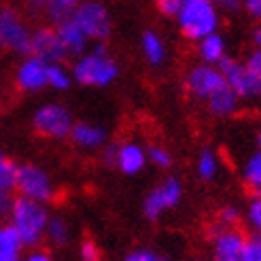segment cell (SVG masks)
<instances>
[{
	"mask_svg": "<svg viewBox=\"0 0 261 261\" xmlns=\"http://www.w3.org/2000/svg\"><path fill=\"white\" fill-rule=\"evenodd\" d=\"M32 25L25 21V17L15 7H0V47L5 51L19 58L28 56L32 45Z\"/></svg>",
	"mask_w": 261,
	"mask_h": 261,
	"instance_id": "obj_6",
	"label": "cell"
},
{
	"mask_svg": "<svg viewBox=\"0 0 261 261\" xmlns=\"http://www.w3.org/2000/svg\"><path fill=\"white\" fill-rule=\"evenodd\" d=\"M182 85H185L187 94L193 100L202 102L206 111L213 117H219V119L233 117L242 107V100L227 85L219 66H211V64H204V62L193 64L185 72Z\"/></svg>",
	"mask_w": 261,
	"mask_h": 261,
	"instance_id": "obj_1",
	"label": "cell"
},
{
	"mask_svg": "<svg viewBox=\"0 0 261 261\" xmlns=\"http://www.w3.org/2000/svg\"><path fill=\"white\" fill-rule=\"evenodd\" d=\"M19 259H21V253L0 249V261H19Z\"/></svg>",
	"mask_w": 261,
	"mask_h": 261,
	"instance_id": "obj_38",
	"label": "cell"
},
{
	"mask_svg": "<svg viewBox=\"0 0 261 261\" xmlns=\"http://www.w3.org/2000/svg\"><path fill=\"white\" fill-rule=\"evenodd\" d=\"M70 19L83 30L91 45L107 43L113 34V15L102 0H83L74 7Z\"/></svg>",
	"mask_w": 261,
	"mask_h": 261,
	"instance_id": "obj_5",
	"label": "cell"
},
{
	"mask_svg": "<svg viewBox=\"0 0 261 261\" xmlns=\"http://www.w3.org/2000/svg\"><path fill=\"white\" fill-rule=\"evenodd\" d=\"M74 85L70 68H66L62 62H54L47 66V89L54 91H68Z\"/></svg>",
	"mask_w": 261,
	"mask_h": 261,
	"instance_id": "obj_22",
	"label": "cell"
},
{
	"mask_svg": "<svg viewBox=\"0 0 261 261\" xmlns=\"http://www.w3.org/2000/svg\"><path fill=\"white\" fill-rule=\"evenodd\" d=\"M70 140L76 149L81 151H100L109 142V132L107 127L91 121H74Z\"/></svg>",
	"mask_w": 261,
	"mask_h": 261,
	"instance_id": "obj_15",
	"label": "cell"
},
{
	"mask_svg": "<svg viewBox=\"0 0 261 261\" xmlns=\"http://www.w3.org/2000/svg\"><path fill=\"white\" fill-rule=\"evenodd\" d=\"M121 261H170L168 257L160 255V253H153L149 249H138V251H132V253H127Z\"/></svg>",
	"mask_w": 261,
	"mask_h": 261,
	"instance_id": "obj_32",
	"label": "cell"
},
{
	"mask_svg": "<svg viewBox=\"0 0 261 261\" xmlns=\"http://www.w3.org/2000/svg\"><path fill=\"white\" fill-rule=\"evenodd\" d=\"M178 32L191 43H198L200 38L219 32L221 28V11L213 0H182L176 15Z\"/></svg>",
	"mask_w": 261,
	"mask_h": 261,
	"instance_id": "obj_3",
	"label": "cell"
},
{
	"mask_svg": "<svg viewBox=\"0 0 261 261\" xmlns=\"http://www.w3.org/2000/svg\"><path fill=\"white\" fill-rule=\"evenodd\" d=\"M11 202H13V195H11V191H3V189H0V217L9 215Z\"/></svg>",
	"mask_w": 261,
	"mask_h": 261,
	"instance_id": "obj_36",
	"label": "cell"
},
{
	"mask_svg": "<svg viewBox=\"0 0 261 261\" xmlns=\"http://www.w3.org/2000/svg\"><path fill=\"white\" fill-rule=\"evenodd\" d=\"M79 3H83V0H49V3L45 5V9H43V13H45V17L49 19L51 25H58V23L66 21L72 15L74 7Z\"/></svg>",
	"mask_w": 261,
	"mask_h": 261,
	"instance_id": "obj_23",
	"label": "cell"
},
{
	"mask_svg": "<svg viewBox=\"0 0 261 261\" xmlns=\"http://www.w3.org/2000/svg\"><path fill=\"white\" fill-rule=\"evenodd\" d=\"M74 125V117L68 107H64L62 102H45L41 107H36L32 113V129L49 140H66L70 138Z\"/></svg>",
	"mask_w": 261,
	"mask_h": 261,
	"instance_id": "obj_7",
	"label": "cell"
},
{
	"mask_svg": "<svg viewBox=\"0 0 261 261\" xmlns=\"http://www.w3.org/2000/svg\"><path fill=\"white\" fill-rule=\"evenodd\" d=\"M242 180L255 195H261V151L257 149L242 166Z\"/></svg>",
	"mask_w": 261,
	"mask_h": 261,
	"instance_id": "obj_21",
	"label": "cell"
},
{
	"mask_svg": "<svg viewBox=\"0 0 261 261\" xmlns=\"http://www.w3.org/2000/svg\"><path fill=\"white\" fill-rule=\"evenodd\" d=\"M182 200V182L178 176H166L158 182L142 202V213L149 221H160L168 211L176 208Z\"/></svg>",
	"mask_w": 261,
	"mask_h": 261,
	"instance_id": "obj_9",
	"label": "cell"
},
{
	"mask_svg": "<svg viewBox=\"0 0 261 261\" xmlns=\"http://www.w3.org/2000/svg\"><path fill=\"white\" fill-rule=\"evenodd\" d=\"M9 223L17 229V233L21 236L23 246H38L45 240V229L49 223V211L47 204L34 202L28 198H21V195H15L9 208Z\"/></svg>",
	"mask_w": 261,
	"mask_h": 261,
	"instance_id": "obj_4",
	"label": "cell"
},
{
	"mask_svg": "<svg viewBox=\"0 0 261 261\" xmlns=\"http://www.w3.org/2000/svg\"><path fill=\"white\" fill-rule=\"evenodd\" d=\"M119 64L109 54V49L104 43L91 45L85 54L72 58L70 74L76 85L83 87H94V89H104L111 87L117 79H119Z\"/></svg>",
	"mask_w": 261,
	"mask_h": 261,
	"instance_id": "obj_2",
	"label": "cell"
},
{
	"mask_svg": "<svg viewBox=\"0 0 261 261\" xmlns=\"http://www.w3.org/2000/svg\"><path fill=\"white\" fill-rule=\"evenodd\" d=\"M47 3H49V0H25V5H28L32 11H43Z\"/></svg>",
	"mask_w": 261,
	"mask_h": 261,
	"instance_id": "obj_39",
	"label": "cell"
},
{
	"mask_svg": "<svg viewBox=\"0 0 261 261\" xmlns=\"http://www.w3.org/2000/svg\"><path fill=\"white\" fill-rule=\"evenodd\" d=\"M195 172H198L200 180L204 182H213L219 172H221V160H219V153L211 147H204L198 153V160H195Z\"/></svg>",
	"mask_w": 261,
	"mask_h": 261,
	"instance_id": "obj_19",
	"label": "cell"
},
{
	"mask_svg": "<svg viewBox=\"0 0 261 261\" xmlns=\"http://www.w3.org/2000/svg\"><path fill=\"white\" fill-rule=\"evenodd\" d=\"M19 261H54V257H51V253H47L43 249H36V246H34V249L25 253Z\"/></svg>",
	"mask_w": 261,
	"mask_h": 261,
	"instance_id": "obj_35",
	"label": "cell"
},
{
	"mask_svg": "<svg viewBox=\"0 0 261 261\" xmlns=\"http://www.w3.org/2000/svg\"><path fill=\"white\" fill-rule=\"evenodd\" d=\"M195 261H204V259H195Z\"/></svg>",
	"mask_w": 261,
	"mask_h": 261,
	"instance_id": "obj_41",
	"label": "cell"
},
{
	"mask_svg": "<svg viewBox=\"0 0 261 261\" xmlns=\"http://www.w3.org/2000/svg\"><path fill=\"white\" fill-rule=\"evenodd\" d=\"M244 217H246V223H249L255 236H261V195H253L249 200Z\"/></svg>",
	"mask_w": 261,
	"mask_h": 261,
	"instance_id": "obj_28",
	"label": "cell"
},
{
	"mask_svg": "<svg viewBox=\"0 0 261 261\" xmlns=\"http://www.w3.org/2000/svg\"><path fill=\"white\" fill-rule=\"evenodd\" d=\"M257 149H259V151H261V132H259V134H257Z\"/></svg>",
	"mask_w": 261,
	"mask_h": 261,
	"instance_id": "obj_40",
	"label": "cell"
},
{
	"mask_svg": "<svg viewBox=\"0 0 261 261\" xmlns=\"http://www.w3.org/2000/svg\"><path fill=\"white\" fill-rule=\"evenodd\" d=\"M0 249H5V251H15V253H21V249H23L21 236L17 233V229L9 223V221L0 223Z\"/></svg>",
	"mask_w": 261,
	"mask_h": 261,
	"instance_id": "obj_24",
	"label": "cell"
},
{
	"mask_svg": "<svg viewBox=\"0 0 261 261\" xmlns=\"http://www.w3.org/2000/svg\"><path fill=\"white\" fill-rule=\"evenodd\" d=\"M244 66L249 68V72H251V76L255 79V83H257V87H259V91H261V49H251L249 51V56H246L244 60Z\"/></svg>",
	"mask_w": 261,
	"mask_h": 261,
	"instance_id": "obj_29",
	"label": "cell"
},
{
	"mask_svg": "<svg viewBox=\"0 0 261 261\" xmlns=\"http://www.w3.org/2000/svg\"><path fill=\"white\" fill-rule=\"evenodd\" d=\"M147 158H149V164H153L155 168H160V170H168V168H172V164H174L172 153L168 151L166 147H162V145L147 147Z\"/></svg>",
	"mask_w": 261,
	"mask_h": 261,
	"instance_id": "obj_27",
	"label": "cell"
},
{
	"mask_svg": "<svg viewBox=\"0 0 261 261\" xmlns=\"http://www.w3.org/2000/svg\"><path fill=\"white\" fill-rule=\"evenodd\" d=\"M47 62L32 54L23 56L13 72V85L21 94H38V91L47 89Z\"/></svg>",
	"mask_w": 261,
	"mask_h": 261,
	"instance_id": "obj_11",
	"label": "cell"
},
{
	"mask_svg": "<svg viewBox=\"0 0 261 261\" xmlns=\"http://www.w3.org/2000/svg\"><path fill=\"white\" fill-rule=\"evenodd\" d=\"M56 30H58L60 43H62V47H64V54H66V58H76V56L85 54V51L91 47L89 38L83 34V30H81L70 17H68L66 21L58 23Z\"/></svg>",
	"mask_w": 261,
	"mask_h": 261,
	"instance_id": "obj_16",
	"label": "cell"
},
{
	"mask_svg": "<svg viewBox=\"0 0 261 261\" xmlns=\"http://www.w3.org/2000/svg\"><path fill=\"white\" fill-rule=\"evenodd\" d=\"M13 191H17V195H21V198L41 204H51L58 198V187L54 178L36 164H17Z\"/></svg>",
	"mask_w": 261,
	"mask_h": 261,
	"instance_id": "obj_8",
	"label": "cell"
},
{
	"mask_svg": "<svg viewBox=\"0 0 261 261\" xmlns=\"http://www.w3.org/2000/svg\"><path fill=\"white\" fill-rule=\"evenodd\" d=\"M242 261H261V236H249L246 238V249Z\"/></svg>",
	"mask_w": 261,
	"mask_h": 261,
	"instance_id": "obj_31",
	"label": "cell"
},
{
	"mask_svg": "<svg viewBox=\"0 0 261 261\" xmlns=\"http://www.w3.org/2000/svg\"><path fill=\"white\" fill-rule=\"evenodd\" d=\"M242 217H244V213L236 204H225L217 211L215 223L221 225V227H238L242 223Z\"/></svg>",
	"mask_w": 261,
	"mask_h": 261,
	"instance_id": "obj_25",
	"label": "cell"
},
{
	"mask_svg": "<svg viewBox=\"0 0 261 261\" xmlns=\"http://www.w3.org/2000/svg\"><path fill=\"white\" fill-rule=\"evenodd\" d=\"M242 11L255 21H261V0H242Z\"/></svg>",
	"mask_w": 261,
	"mask_h": 261,
	"instance_id": "obj_34",
	"label": "cell"
},
{
	"mask_svg": "<svg viewBox=\"0 0 261 261\" xmlns=\"http://www.w3.org/2000/svg\"><path fill=\"white\" fill-rule=\"evenodd\" d=\"M15 172H17V164L11 158H7L5 151H0V189L3 191H13V187H15Z\"/></svg>",
	"mask_w": 261,
	"mask_h": 261,
	"instance_id": "obj_26",
	"label": "cell"
},
{
	"mask_svg": "<svg viewBox=\"0 0 261 261\" xmlns=\"http://www.w3.org/2000/svg\"><path fill=\"white\" fill-rule=\"evenodd\" d=\"M195 54L198 60L204 64H211V66H219L221 62L227 58V41L221 32H213L204 38H200L195 43Z\"/></svg>",
	"mask_w": 261,
	"mask_h": 261,
	"instance_id": "obj_17",
	"label": "cell"
},
{
	"mask_svg": "<svg viewBox=\"0 0 261 261\" xmlns=\"http://www.w3.org/2000/svg\"><path fill=\"white\" fill-rule=\"evenodd\" d=\"M70 236H72V231H70L68 221L60 215H51L47 229H45V240L54 246H64L70 242Z\"/></svg>",
	"mask_w": 261,
	"mask_h": 261,
	"instance_id": "obj_20",
	"label": "cell"
},
{
	"mask_svg": "<svg viewBox=\"0 0 261 261\" xmlns=\"http://www.w3.org/2000/svg\"><path fill=\"white\" fill-rule=\"evenodd\" d=\"M79 259L81 261H100L102 259V251H100L98 242L91 240V238L81 240V244H79Z\"/></svg>",
	"mask_w": 261,
	"mask_h": 261,
	"instance_id": "obj_30",
	"label": "cell"
},
{
	"mask_svg": "<svg viewBox=\"0 0 261 261\" xmlns=\"http://www.w3.org/2000/svg\"><path fill=\"white\" fill-rule=\"evenodd\" d=\"M149 158H147V147H142L136 140H125V142H117V153H115V164L119 172L127 176H136L147 168Z\"/></svg>",
	"mask_w": 261,
	"mask_h": 261,
	"instance_id": "obj_14",
	"label": "cell"
},
{
	"mask_svg": "<svg viewBox=\"0 0 261 261\" xmlns=\"http://www.w3.org/2000/svg\"><path fill=\"white\" fill-rule=\"evenodd\" d=\"M30 54L41 58L47 64L54 62H64L66 54H64V47L60 43V36L56 25H41L32 32V45H30Z\"/></svg>",
	"mask_w": 261,
	"mask_h": 261,
	"instance_id": "obj_13",
	"label": "cell"
},
{
	"mask_svg": "<svg viewBox=\"0 0 261 261\" xmlns=\"http://www.w3.org/2000/svg\"><path fill=\"white\" fill-rule=\"evenodd\" d=\"M208 238H211L213 261H242L249 236L240 227H221L213 223Z\"/></svg>",
	"mask_w": 261,
	"mask_h": 261,
	"instance_id": "obj_10",
	"label": "cell"
},
{
	"mask_svg": "<svg viewBox=\"0 0 261 261\" xmlns=\"http://www.w3.org/2000/svg\"><path fill=\"white\" fill-rule=\"evenodd\" d=\"M251 43L255 49H261V21H257V25L251 30Z\"/></svg>",
	"mask_w": 261,
	"mask_h": 261,
	"instance_id": "obj_37",
	"label": "cell"
},
{
	"mask_svg": "<svg viewBox=\"0 0 261 261\" xmlns=\"http://www.w3.org/2000/svg\"><path fill=\"white\" fill-rule=\"evenodd\" d=\"M140 51L142 58L147 60V64L151 68H160L168 60V45L162 38L160 32L155 30H145L140 36Z\"/></svg>",
	"mask_w": 261,
	"mask_h": 261,
	"instance_id": "obj_18",
	"label": "cell"
},
{
	"mask_svg": "<svg viewBox=\"0 0 261 261\" xmlns=\"http://www.w3.org/2000/svg\"><path fill=\"white\" fill-rule=\"evenodd\" d=\"M221 15H236L242 11V0H213Z\"/></svg>",
	"mask_w": 261,
	"mask_h": 261,
	"instance_id": "obj_33",
	"label": "cell"
},
{
	"mask_svg": "<svg viewBox=\"0 0 261 261\" xmlns=\"http://www.w3.org/2000/svg\"><path fill=\"white\" fill-rule=\"evenodd\" d=\"M0 49H3V47H0Z\"/></svg>",
	"mask_w": 261,
	"mask_h": 261,
	"instance_id": "obj_42",
	"label": "cell"
},
{
	"mask_svg": "<svg viewBox=\"0 0 261 261\" xmlns=\"http://www.w3.org/2000/svg\"><path fill=\"white\" fill-rule=\"evenodd\" d=\"M219 70L221 74L225 76L227 85L236 91V96L242 100V102H249V100H255L261 96V91L255 83V79L251 76L249 68L244 66L242 60H236V58H225L223 62L219 64Z\"/></svg>",
	"mask_w": 261,
	"mask_h": 261,
	"instance_id": "obj_12",
	"label": "cell"
}]
</instances>
